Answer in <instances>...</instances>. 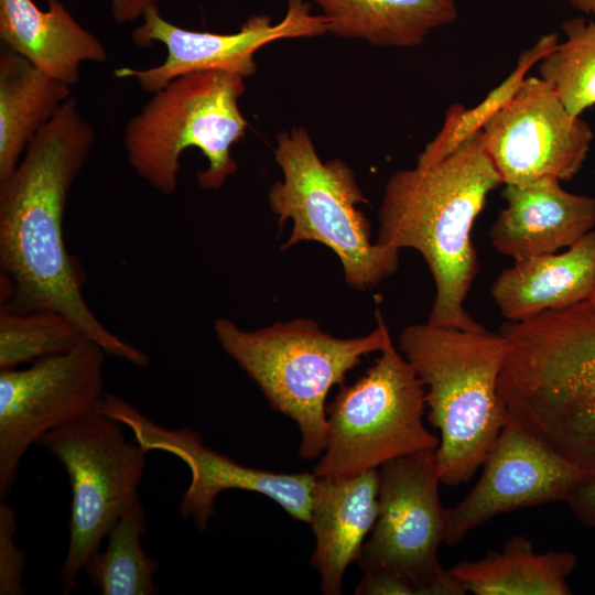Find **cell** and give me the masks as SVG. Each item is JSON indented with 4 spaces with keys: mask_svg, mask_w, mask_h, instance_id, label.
Instances as JSON below:
<instances>
[{
    "mask_svg": "<svg viewBox=\"0 0 595 595\" xmlns=\"http://www.w3.org/2000/svg\"><path fill=\"white\" fill-rule=\"evenodd\" d=\"M95 130L68 98L0 181V269L11 312L54 311L71 318L107 355L147 367L148 355L110 332L83 294L84 270L66 247L69 190L94 147Z\"/></svg>",
    "mask_w": 595,
    "mask_h": 595,
    "instance_id": "cell-1",
    "label": "cell"
},
{
    "mask_svg": "<svg viewBox=\"0 0 595 595\" xmlns=\"http://www.w3.org/2000/svg\"><path fill=\"white\" fill-rule=\"evenodd\" d=\"M501 184L480 131L440 161L398 171L388 180L377 242L411 248L423 257L435 283L430 324L485 329L464 309L477 272L470 230L488 194Z\"/></svg>",
    "mask_w": 595,
    "mask_h": 595,
    "instance_id": "cell-2",
    "label": "cell"
},
{
    "mask_svg": "<svg viewBox=\"0 0 595 595\" xmlns=\"http://www.w3.org/2000/svg\"><path fill=\"white\" fill-rule=\"evenodd\" d=\"M498 394L509 419L595 477V307L583 302L500 327Z\"/></svg>",
    "mask_w": 595,
    "mask_h": 595,
    "instance_id": "cell-3",
    "label": "cell"
},
{
    "mask_svg": "<svg viewBox=\"0 0 595 595\" xmlns=\"http://www.w3.org/2000/svg\"><path fill=\"white\" fill-rule=\"evenodd\" d=\"M399 348L425 389L428 420L440 431L441 483L457 486L483 466L509 415L498 381L509 343L501 334L430 324L407 326Z\"/></svg>",
    "mask_w": 595,
    "mask_h": 595,
    "instance_id": "cell-4",
    "label": "cell"
},
{
    "mask_svg": "<svg viewBox=\"0 0 595 595\" xmlns=\"http://www.w3.org/2000/svg\"><path fill=\"white\" fill-rule=\"evenodd\" d=\"M214 333L271 408L298 424L299 454L306 461L320 458L326 448L325 401L332 387L344 385L347 372L364 356L381 351L392 342L380 316L371 333L353 338L332 336L307 318L247 331L220 317L214 323Z\"/></svg>",
    "mask_w": 595,
    "mask_h": 595,
    "instance_id": "cell-5",
    "label": "cell"
},
{
    "mask_svg": "<svg viewBox=\"0 0 595 595\" xmlns=\"http://www.w3.org/2000/svg\"><path fill=\"white\" fill-rule=\"evenodd\" d=\"M245 88L239 74L207 71L180 76L153 93L125 127L123 147L133 172L170 195L182 153L196 148L208 163L197 173L199 186L221 187L237 171L230 148L248 128L238 105Z\"/></svg>",
    "mask_w": 595,
    "mask_h": 595,
    "instance_id": "cell-6",
    "label": "cell"
},
{
    "mask_svg": "<svg viewBox=\"0 0 595 595\" xmlns=\"http://www.w3.org/2000/svg\"><path fill=\"white\" fill-rule=\"evenodd\" d=\"M274 158L283 180L269 190V205L281 227L293 223L283 248L302 241L328 247L342 263L345 281L357 290L370 289L397 271L400 250L371 242L369 223L357 208L367 199L343 160L323 162L302 127L278 134Z\"/></svg>",
    "mask_w": 595,
    "mask_h": 595,
    "instance_id": "cell-7",
    "label": "cell"
},
{
    "mask_svg": "<svg viewBox=\"0 0 595 595\" xmlns=\"http://www.w3.org/2000/svg\"><path fill=\"white\" fill-rule=\"evenodd\" d=\"M425 389L392 342L353 385H342L326 407V448L313 469L317 477L344 478L424 450L440 439L423 423Z\"/></svg>",
    "mask_w": 595,
    "mask_h": 595,
    "instance_id": "cell-8",
    "label": "cell"
},
{
    "mask_svg": "<svg viewBox=\"0 0 595 595\" xmlns=\"http://www.w3.org/2000/svg\"><path fill=\"white\" fill-rule=\"evenodd\" d=\"M63 465L72 488L69 544L60 571L68 594L118 520L139 502L148 452L129 442L121 423L94 411L65 423L39 442Z\"/></svg>",
    "mask_w": 595,
    "mask_h": 595,
    "instance_id": "cell-9",
    "label": "cell"
},
{
    "mask_svg": "<svg viewBox=\"0 0 595 595\" xmlns=\"http://www.w3.org/2000/svg\"><path fill=\"white\" fill-rule=\"evenodd\" d=\"M436 450L382 464L379 512L356 561L364 575L398 580L408 595H463L464 586L439 561L447 511L439 498Z\"/></svg>",
    "mask_w": 595,
    "mask_h": 595,
    "instance_id": "cell-10",
    "label": "cell"
},
{
    "mask_svg": "<svg viewBox=\"0 0 595 595\" xmlns=\"http://www.w3.org/2000/svg\"><path fill=\"white\" fill-rule=\"evenodd\" d=\"M107 353L84 339L29 368L0 370V497L17 482L20 462L50 431L94 411L105 398Z\"/></svg>",
    "mask_w": 595,
    "mask_h": 595,
    "instance_id": "cell-11",
    "label": "cell"
},
{
    "mask_svg": "<svg viewBox=\"0 0 595 595\" xmlns=\"http://www.w3.org/2000/svg\"><path fill=\"white\" fill-rule=\"evenodd\" d=\"M99 411L126 425L147 452L161 451L183 461L191 482L178 509L198 531L208 528L215 516V501L224 490L239 489L267 496L293 519L310 523L313 473L283 474L242 465L205 445L190 428L167 429L152 421L123 398L106 393Z\"/></svg>",
    "mask_w": 595,
    "mask_h": 595,
    "instance_id": "cell-12",
    "label": "cell"
},
{
    "mask_svg": "<svg viewBox=\"0 0 595 595\" xmlns=\"http://www.w3.org/2000/svg\"><path fill=\"white\" fill-rule=\"evenodd\" d=\"M484 149L504 184L541 176L574 177L589 152L591 126L571 113L541 77H526L480 129Z\"/></svg>",
    "mask_w": 595,
    "mask_h": 595,
    "instance_id": "cell-13",
    "label": "cell"
},
{
    "mask_svg": "<svg viewBox=\"0 0 595 595\" xmlns=\"http://www.w3.org/2000/svg\"><path fill=\"white\" fill-rule=\"evenodd\" d=\"M328 32L325 18L313 14L306 0H289L284 18L273 23L268 14L249 17L240 29L230 34L201 32L180 28L166 19L159 8H151L132 33L140 47L162 43L165 61L145 69L121 67L118 78H134L149 93H155L171 80L195 72H228L249 77L256 73L255 54L262 46L281 40L320 36Z\"/></svg>",
    "mask_w": 595,
    "mask_h": 595,
    "instance_id": "cell-14",
    "label": "cell"
},
{
    "mask_svg": "<svg viewBox=\"0 0 595 595\" xmlns=\"http://www.w3.org/2000/svg\"><path fill=\"white\" fill-rule=\"evenodd\" d=\"M473 489L447 511L445 544L456 547L491 518L517 509L565 501L589 476L508 419Z\"/></svg>",
    "mask_w": 595,
    "mask_h": 595,
    "instance_id": "cell-15",
    "label": "cell"
},
{
    "mask_svg": "<svg viewBox=\"0 0 595 595\" xmlns=\"http://www.w3.org/2000/svg\"><path fill=\"white\" fill-rule=\"evenodd\" d=\"M502 197L489 238L515 261L569 248L595 226V198L565 191L554 176L505 184Z\"/></svg>",
    "mask_w": 595,
    "mask_h": 595,
    "instance_id": "cell-16",
    "label": "cell"
},
{
    "mask_svg": "<svg viewBox=\"0 0 595 595\" xmlns=\"http://www.w3.org/2000/svg\"><path fill=\"white\" fill-rule=\"evenodd\" d=\"M379 512V470L353 477H317L310 524L315 537L311 564L324 595H339L346 569L356 562Z\"/></svg>",
    "mask_w": 595,
    "mask_h": 595,
    "instance_id": "cell-17",
    "label": "cell"
},
{
    "mask_svg": "<svg viewBox=\"0 0 595 595\" xmlns=\"http://www.w3.org/2000/svg\"><path fill=\"white\" fill-rule=\"evenodd\" d=\"M0 40L45 75L77 84L80 65L104 63L101 41L72 15L61 0L40 9L33 0H0Z\"/></svg>",
    "mask_w": 595,
    "mask_h": 595,
    "instance_id": "cell-18",
    "label": "cell"
},
{
    "mask_svg": "<svg viewBox=\"0 0 595 595\" xmlns=\"http://www.w3.org/2000/svg\"><path fill=\"white\" fill-rule=\"evenodd\" d=\"M595 286V229L562 253L534 256L500 272L491 296L509 322L587 300Z\"/></svg>",
    "mask_w": 595,
    "mask_h": 595,
    "instance_id": "cell-19",
    "label": "cell"
},
{
    "mask_svg": "<svg viewBox=\"0 0 595 595\" xmlns=\"http://www.w3.org/2000/svg\"><path fill=\"white\" fill-rule=\"evenodd\" d=\"M325 18L328 32L376 46L412 47L457 18L454 0H306Z\"/></svg>",
    "mask_w": 595,
    "mask_h": 595,
    "instance_id": "cell-20",
    "label": "cell"
},
{
    "mask_svg": "<svg viewBox=\"0 0 595 595\" xmlns=\"http://www.w3.org/2000/svg\"><path fill=\"white\" fill-rule=\"evenodd\" d=\"M71 97V86L45 75L15 52L1 50L0 181L13 173L37 132Z\"/></svg>",
    "mask_w": 595,
    "mask_h": 595,
    "instance_id": "cell-21",
    "label": "cell"
},
{
    "mask_svg": "<svg viewBox=\"0 0 595 595\" xmlns=\"http://www.w3.org/2000/svg\"><path fill=\"white\" fill-rule=\"evenodd\" d=\"M576 565L573 552L538 553L528 538L512 536L500 551L462 561L450 572L475 595H569L567 577Z\"/></svg>",
    "mask_w": 595,
    "mask_h": 595,
    "instance_id": "cell-22",
    "label": "cell"
},
{
    "mask_svg": "<svg viewBox=\"0 0 595 595\" xmlns=\"http://www.w3.org/2000/svg\"><path fill=\"white\" fill-rule=\"evenodd\" d=\"M145 532V511L139 501L109 532L105 551L97 552L83 569L101 595L158 594L154 574L160 562L141 547Z\"/></svg>",
    "mask_w": 595,
    "mask_h": 595,
    "instance_id": "cell-23",
    "label": "cell"
},
{
    "mask_svg": "<svg viewBox=\"0 0 595 595\" xmlns=\"http://www.w3.org/2000/svg\"><path fill=\"white\" fill-rule=\"evenodd\" d=\"M562 29L566 39L540 60L539 77L571 113L581 116L595 105V21L574 18Z\"/></svg>",
    "mask_w": 595,
    "mask_h": 595,
    "instance_id": "cell-24",
    "label": "cell"
},
{
    "mask_svg": "<svg viewBox=\"0 0 595 595\" xmlns=\"http://www.w3.org/2000/svg\"><path fill=\"white\" fill-rule=\"evenodd\" d=\"M559 43V34L542 35L520 55L515 69L475 107L453 105L442 129L418 156V165H430L452 153L462 142L480 131L483 126L517 93L529 69Z\"/></svg>",
    "mask_w": 595,
    "mask_h": 595,
    "instance_id": "cell-25",
    "label": "cell"
},
{
    "mask_svg": "<svg viewBox=\"0 0 595 595\" xmlns=\"http://www.w3.org/2000/svg\"><path fill=\"white\" fill-rule=\"evenodd\" d=\"M84 339L82 329L61 313L0 309V370L67 351Z\"/></svg>",
    "mask_w": 595,
    "mask_h": 595,
    "instance_id": "cell-26",
    "label": "cell"
},
{
    "mask_svg": "<svg viewBox=\"0 0 595 595\" xmlns=\"http://www.w3.org/2000/svg\"><path fill=\"white\" fill-rule=\"evenodd\" d=\"M17 515L7 502H0V594L21 595L25 554L15 542Z\"/></svg>",
    "mask_w": 595,
    "mask_h": 595,
    "instance_id": "cell-27",
    "label": "cell"
},
{
    "mask_svg": "<svg viewBox=\"0 0 595 595\" xmlns=\"http://www.w3.org/2000/svg\"><path fill=\"white\" fill-rule=\"evenodd\" d=\"M565 502L581 523L595 528V477L576 487Z\"/></svg>",
    "mask_w": 595,
    "mask_h": 595,
    "instance_id": "cell-28",
    "label": "cell"
},
{
    "mask_svg": "<svg viewBox=\"0 0 595 595\" xmlns=\"http://www.w3.org/2000/svg\"><path fill=\"white\" fill-rule=\"evenodd\" d=\"M162 0H111L110 11L119 24L131 23L142 19L151 8H159Z\"/></svg>",
    "mask_w": 595,
    "mask_h": 595,
    "instance_id": "cell-29",
    "label": "cell"
},
{
    "mask_svg": "<svg viewBox=\"0 0 595 595\" xmlns=\"http://www.w3.org/2000/svg\"><path fill=\"white\" fill-rule=\"evenodd\" d=\"M585 14H595V0H565Z\"/></svg>",
    "mask_w": 595,
    "mask_h": 595,
    "instance_id": "cell-30",
    "label": "cell"
},
{
    "mask_svg": "<svg viewBox=\"0 0 595 595\" xmlns=\"http://www.w3.org/2000/svg\"><path fill=\"white\" fill-rule=\"evenodd\" d=\"M587 301L591 303L592 306L595 307V286H594V290H593L591 296L587 299Z\"/></svg>",
    "mask_w": 595,
    "mask_h": 595,
    "instance_id": "cell-31",
    "label": "cell"
}]
</instances>
